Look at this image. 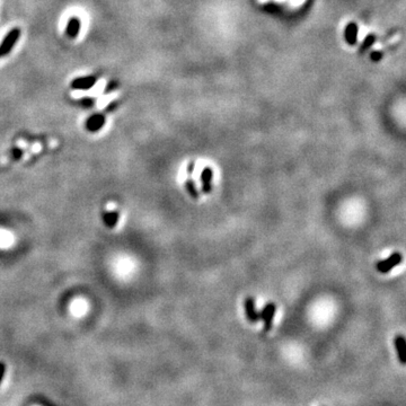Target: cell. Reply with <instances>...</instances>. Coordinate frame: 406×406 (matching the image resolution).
<instances>
[{"instance_id":"5b68a950","label":"cell","mask_w":406,"mask_h":406,"mask_svg":"<svg viewBox=\"0 0 406 406\" xmlns=\"http://www.w3.org/2000/svg\"><path fill=\"white\" fill-rule=\"evenodd\" d=\"M212 177H213V170L211 167H205L201 173V183H202V191L203 193H210L212 190Z\"/></svg>"},{"instance_id":"3957f363","label":"cell","mask_w":406,"mask_h":406,"mask_svg":"<svg viewBox=\"0 0 406 406\" xmlns=\"http://www.w3.org/2000/svg\"><path fill=\"white\" fill-rule=\"evenodd\" d=\"M20 31L18 29H14L10 31V32L6 35V37L3 38L1 45H0V57L8 53V52L12 50L15 42L19 38Z\"/></svg>"},{"instance_id":"7a4b0ae2","label":"cell","mask_w":406,"mask_h":406,"mask_svg":"<svg viewBox=\"0 0 406 406\" xmlns=\"http://www.w3.org/2000/svg\"><path fill=\"white\" fill-rule=\"evenodd\" d=\"M275 311H276L275 304L269 303V304H265V306L263 307V309H262L260 313H258L260 320L264 321V330L265 331H270L272 328L273 320H274V316H275Z\"/></svg>"},{"instance_id":"30bf717a","label":"cell","mask_w":406,"mask_h":406,"mask_svg":"<svg viewBox=\"0 0 406 406\" xmlns=\"http://www.w3.org/2000/svg\"><path fill=\"white\" fill-rule=\"evenodd\" d=\"M104 123V117L103 115H94L93 118H89L88 121V129L89 130H97L100 129Z\"/></svg>"},{"instance_id":"8992f818","label":"cell","mask_w":406,"mask_h":406,"mask_svg":"<svg viewBox=\"0 0 406 406\" xmlns=\"http://www.w3.org/2000/svg\"><path fill=\"white\" fill-rule=\"evenodd\" d=\"M96 78L95 77L88 76V77H82V78H77L72 82L71 87L75 89H89L95 85Z\"/></svg>"},{"instance_id":"9c48e42d","label":"cell","mask_w":406,"mask_h":406,"mask_svg":"<svg viewBox=\"0 0 406 406\" xmlns=\"http://www.w3.org/2000/svg\"><path fill=\"white\" fill-rule=\"evenodd\" d=\"M356 34H358V26L355 23H350L345 30V38L349 44H355Z\"/></svg>"},{"instance_id":"8fae6325","label":"cell","mask_w":406,"mask_h":406,"mask_svg":"<svg viewBox=\"0 0 406 406\" xmlns=\"http://www.w3.org/2000/svg\"><path fill=\"white\" fill-rule=\"evenodd\" d=\"M185 186H186V190L188 192V194L191 195L193 199H199L200 198V193H199L197 186H195L193 180H192L191 177H188L186 182H185Z\"/></svg>"},{"instance_id":"7c38bea8","label":"cell","mask_w":406,"mask_h":406,"mask_svg":"<svg viewBox=\"0 0 406 406\" xmlns=\"http://www.w3.org/2000/svg\"><path fill=\"white\" fill-rule=\"evenodd\" d=\"M12 241H13V238L12 236H10V234L0 230V247L9 246V245L12 244Z\"/></svg>"},{"instance_id":"9a60e30c","label":"cell","mask_w":406,"mask_h":406,"mask_svg":"<svg viewBox=\"0 0 406 406\" xmlns=\"http://www.w3.org/2000/svg\"><path fill=\"white\" fill-rule=\"evenodd\" d=\"M5 372H6V366L3 365L2 362H0V384H1V381L3 379V376H5Z\"/></svg>"},{"instance_id":"52a82bcc","label":"cell","mask_w":406,"mask_h":406,"mask_svg":"<svg viewBox=\"0 0 406 406\" xmlns=\"http://www.w3.org/2000/svg\"><path fill=\"white\" fill-rule=\"evenodd\" d=\"M394 345H395V349H396V352H397V356H398V360H400L401 363H404L406 362V342H405V338L403 335H397L396 338H394Z\"/></svg>"},{"instance_id":"4fadbf2b","label":"cell","mask_w":406,"mask_h":406,"mask_svg":"<svg viewBox=\"0 0 406 406\" xmlns=\"http://www.w3.org/2000/svg\"><path fill=\"white\" fill-rule=\"evenodd\" d=\"M374 41H376V36H374L373 34H372V35H368V36L366 37L365 42H363V44H362L361 49H360V52H363V51H366L367 49H369L370 47H372V44L373 43Z\"/></svg>"},{"instance_id":"6da1fadb","label":"cell","mask_w":406,"mask_h":406,"mask_svg":"<svg viewBox=\"0 0 406 406\" xmlns=\"http://www.w3.org/2000/svg\"><path fill=\"white\" fill-rule=\"evenodd\" d=\"M402 262H403V255L398 253V252H395L389 257L378 262L376 264V269L380 273H388L393 270L395 267L400 265Z\"/></svg>"},{"instance_id":"ba28073f","label":"cell","mask_w":406,"mask_h":406,"mask_svg":"<svg viewBox=\"0 0 406 406\" xmlns=\"http://www.w3.org/2000/svg\"><path fill=\"white\" fill-rule=\"evenodd\" d=\"M79 31H80V20H79V18L76 16L71 17V18H70L69 22H68L66 33H67V35L70 38H75L77 35H78Z\"/></svg>"},{"instance_id":"5bb4252c","label":"cell","mask_w":406,"mask_h":406,"mask_svg":"<svg viewBox=\"0 0 406 406\" xmlns=\"http://www.w3.org/2000/svg\"><path fill=\"white\" fill-rule=\"evenodd\" d=\"M381 58H383V52L376 51V52H373V53L372 54V61H379Z\"/></svg>"},{"instance_id":"277c9868","label":"cell","mask_w":406,"mask_h":406,"mask_svg":"<svg viewBox=\"0 0 406 406\" xmlns=\"http://www.w3.org/2000/svg\"><path fill=\"white\" fill-rule=\"evenodd\" d=\"M245 311H246L247 320L251 321V323H256V321H260V316H258V313L255 309V299L253 297H247L245 299Z\"/></svg>"},{"instance_id":"2e32d148","label":"cell","mask_w":406,"mask_h":406,"mask_svg":"<svg viewBox=\"0 0 406 406\" xmlns=\"http://www.w3.org/2000/svg\"><path fill=\"white\" fill-rule=\"evenodd\" d=\"M194 166H195V162H194V160H192V162L188 163V165H187V174H188V176H191L192 173H193Z\"/></svg>"}]
</instances>
